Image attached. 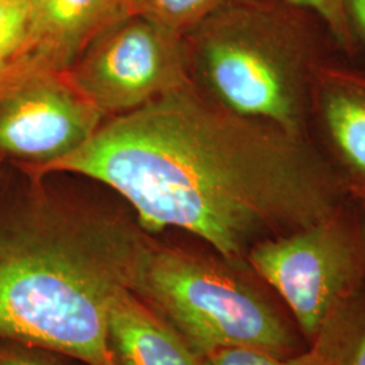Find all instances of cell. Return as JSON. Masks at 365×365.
I'll list each match as a JSON object with an SVG mask.
<instances>
[{
    "instance_id": "cell-1",
    "label": "cell",
    "mask_w": 365,
    "mask_h": 365,
    "mask_svg": "<svg viewBox=\"0 0 365 365\" xmlns=\"http://www.w3.org/2000/svg\"><path fill=\"white\" fill-rule=\"evenodd\" d=\"M49 172L99 182L148 233L182 230L237 265L262 240L327 220L346 196L312 140L235 114L191 80L105 119Z\"/></svg>"
},
{
    "instance_id": "cell-2",
    "label": "cell",
    "mask_w": 365,
    "mask_h": 365,
    "mask_svg": "<svg viewBox=\"0 0 365 365\" xmlns=\"http://www.w3.org/2000/svg\"><path fill=\"white\" fill-rule=\"evenodd\" d=\"M0 167V339L117 365L108 318L135 292L155 235L101 184Z\"/></svg>"
},
{
    "instance_id": "cell-3",
    "label": "cell",
    "mask_w": 365,
    "mask_h": 365,
    "mask_svg": "<svg viewBox=\"0 0 365 365\" xmlns=\"http://www.w3.org/2000/svg\"><path fill=\"white\" fill-rule=\"evenodd\" d=\"M327 37L314 15L282 0H235L182 41L190 80L212 102L312 140L314 80L327 60Z\"/></svg>"
},
{
    "instance_id": "cell-4",
    "label": "cell",
    "mask_w": 365,
    "mask_h": 365,
    "mask_svg": "<svg viewBox=\"0 0 365 365\" xmlns=\"http://www.w3.org/2000/svg\"><path fill=\"white\" fill-rule=\"evenodd\" d=\"M227 262L155 237L134 294L202 359L227 348L291 356L295 344L283 319Z\"/></svg>"
},
{
    "instance_id": "cell-5",
    "label": "cell",
    "mask_w": 365,
    "mask_h": 365,
    "mask_svg": "<svg viewBox=\"0 0 365 365\" xmlns=\"http://www.w3.org/2000/svg\"><path fill=\"white\" fill-rule=\"evenodd\" d=\"M245 261L282 295L314 339L360 279L365 250L359 229L339 209L324 221L262 240Z\"/></svg>"
},
{
    "instance_id": "cell-6",
    "label": "cell",
    "mask_w": 365,
    "mask_h": 365,
    "mask_svg": "<svg viewBox=\"0 0 365 365\" xmlns=\"http://www.w3.org/2000/svg\"><path fill=\"white\" fill-rule=\"evenodd\" d=\"M105 119L66 71L10 60L0 72V167L42 173L87 144Z\"/></svg>"
},
{
    "instance_id": "cell-7",
    "label": "cell",
    "mask_w": 365,
    "mask_h": 365,
    "mask_svg": "<svg viewBox=\"0 0 365 365\" xmlns=\"http://www.w3.org/2000/svg\"><path fill=\"white\" fill-rule=\"evenodd\" d=\"M66 73L106 119L135 111L190 80L182 36L138 15L107 27Z\"/></svg>"
},
{
    "instance_id": "cell-8",
    "label": "cell",
    "mask_w": 365,
    "mask_h": 365,
    "mask_svg": "<svg viewBox=\"0 0 365 365\" xmlns=\"http://www.w3.org/2000/svg\"><path fill=\"white\" fill-rule=\"evenodd\" d=\"M312 130L346 196H365V71L322 63L314 80Z\"/></svg>"
},
{
    "instance_id": "cell-9",
    "label": "cell",
    "mask_w": 365,
    "mask_h": 365,
    "mask_svg": "<svg viewBox=\"0 0 365 365\" xmlns=\"http://www.w3.org/2000/svg\"><path fill=\"white\" fill-rule=\"evenodd\" d=\"M25 46L11 60L64 72L93 39L126 15V0H29Z\"/></svg>"
},
{
    "instance_id": "cell-10",
    "label": "cell",
    "mask_w": 365,
    "mask_h": 365,
    "mask_svg": "<svg viewBox=\"0 0 365 365\" xmlns=\"http://www.w3.org/2000/svg\"><path fill=\"white\" fill-rule=\"evenodd\" d=\"M107 336L117 365H205L188 342L134 292L114 304Z\"/></svg>"
},
{
    "instance_id": "cell-11",
    "label": "cell",
    "mask_w": 365,
    "mask_h": 365,
    "mask_svg": "<svg viewBox=\"0 0 365 365\" xmlns=\"http://www.w3.org/2000/svg\"><path fill=\"white\" fill-rule=\"evenodd\" d=\"M352 322L344 303L329 317L313 348L298 356L276 357L244 348H227L203 359L205 365H339Z\"/></svg>"
},
{
    "instance_id": "cell-12",
    "label": "cell",
    "mask_w": 365,
    "mask_h": 365,
    "mask_svg": "<svg viewBox=\"0 0 365 365\" xmlns=\"http://www.w3.org/2000/svg\"><path fill=\"white\" fill-rule=\"evenodd\" d=\"M235 0H126V15H138L184 36L205 18Z\"/></svg>"
},
{
    "instance_id": "cell-13",
    "label": "cell",
    "mask_w": 365,
    "mask_h": 365,
    "mask_svg": "<svg viewBox=\"0 0 365 365\" xmlns=\"http://www.w3.org/2000/svg\"><path fill=\"white\" fill-rule=\"evenodd\" d=\"M314 15L327 29L331 41L341 52L352 57L360 46L349 25L345 0H282Z\"/></svg>"
},
{
    "instance_id": "cell-14",
    "label": "cell",
    "mask_w": 365,
    "mask_h": 365,
    "mask_svg": "<svg viewBox=\"0 0 365 365\" xmlns=\"http://www.w3.org/2000/svg\"><path fill=\"white\" fill-rule=\"evenodd\" d=\"M30 25L29 0H0V60L10 61L22 51Z\"/></svg>"
},
{
    "instance_id": "cell-15",
    "label": "cell",
    "mask_w": 365,
    "mask_h": 365,
    "mask_svg": "<svg viewBox=\"0 0 365 365\" xmlns=\"http://www.w3.org/2000/svg\"><path fill=\"white\" fill-rule=\"evenodd\" d=\"M0 365H64L61 354L42 348L0 339Z\"/></svg>"
},
{
    "instance_id": "cell-16",
    "label": "cell",
    "mask_w": 365,
    "mask_h": 365,
    "mask_svg": "<svg viewBox=\"0 0 365 365\" xmlns=\"http://www.w3.org/2000/svg\"><path fill=\"white\" fill-rule=\"evenodd\" d=\"M339 365H365V321L352 324Z\"/></svg>"
},
{
    "instance_id": "cell-17",
    "label": "cell",
    "mask_w": 365,
    "mask_h": 365,
    "mask_svg": "<svg viewBox=\"0 0 365 365\" xmlns=\"http://www.w3.org/2000/svg\"><path fill=\"white\" fill-rule=\"evenodd\" d=\"M353 36L359 46H365V0H345Z\"/></svg>"
},
{
    "instance_id": "cell-18",
    "label": "cell",
    "mask_w": 365,
    "mask_h": 365,
    "mask_svg": "<svg viewBox=\"0 0 365 365\" xmlns=\"http://www.w3.org/2000/svg\"><path fill=\"white\" fill-rule=\"evenodd\" d=\"M352 200L356 203L357 210H359V215H360L359 232H360V235H361V240H363V245H364L365 250V196L354 197Z\"/></svg>"
},
{
    "instance_id": "cell-19",
    "label": "cell",
    "mask_w": 365,
    "mask_h": 365,
    "mask_svg": "<svg viewBox=\"0 0 365 365\" xmlns=\"http://www.w3.org/2000/svg\"><path fill=\"white\" fill-rule=\"evenodd\" d=\"M6 64H7V61H1V60H0V72L3 71V68L6 66Z\"/></svg>"
}]
</instances>
